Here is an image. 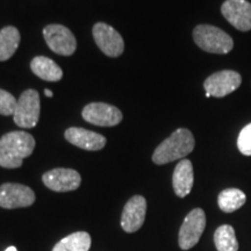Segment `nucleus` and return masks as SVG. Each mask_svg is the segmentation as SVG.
<instances>
[{
    "label": "nucleus",
    "instance_id": "f257e3e1",
    "mask_svg": "<svg viewBox=\"0 0 251 251\" xmlns=\"http://www.w3.org/2000/svg\"><path fill=\"white\" fill-rule=\"evenodd\" d=\"M35 149V140L26 131H11L0 139V166L18 169Z\"/></svg>",
    "mask_w": 251,
    "mask_h": 251
},
{
    "label": "nucleus",
    "instance_id": "f03ea898",
    "mask_svg": "<svg viewBox=\"0 0 251 251\" xmlns=\"http://www.w3.org/2000/svg\"><path fill=\"white\" fill-rule=\"evenodd\" d=\"M196 141L193 134L186 128H179L157 147L152 155V162L157 165L168 164L181 159L193 151Z\"/></svg>",
    "mask_w": 251,
    "mask_h": 251
},
{
    "label": "nucleus",
    "instance_id": "7ed1b4c3",
    "mask_svg": "<svg viewBox=\"0 0 251 251\" xmlns=\"http://www.w3.org/2000/svg\"><path fill=\"white\" fill-rule=\"evenodd\" d=\"M193 40L203 51L225 55L234 48V41L229 34L211 25H199L193 30Z\"/></svg>",
    "mask_w": 251,
    "mask_h": 251
},
{
    "label": "nucleus",
    "instance_id": "20e7f679",
    "mask_svg": "<svg viewBox=\"0 0 251 251\" xmlns=\"http://www.w3.org/2000/svg\"><path fill=\"white\" fill-rule=\"evenodd\" d=\"M40 94L36 90H26L18 99L13 120L21 128H34L40 119Z\"/></svg>",
    "mask_w": 251,
    "mask_h": 251
},
{
    "label": "nucleus",
    "instance_id": "39448f33",
    "mask_svg": "<svg viewBox=\"0 0 251 251\" xmlns=\"http://www.w3.org/2000/svg\"><path fill=\"white\" fill-rule=\"evenodd\" d=\"M206 227V215L201 208H194L185 218L179 230L180 249L190 250L199 242Z\"/></svg>",
    "mask_w": 251,
    "mask_h": 251
},
{
    "label": "nucleus",
    "instance_id": "423d86ee",
    "mask_svg": "<svg viewBox=\"0 0 251 251\" xmlns=\"http://www.w3.org/2000/svg\"><path fill=\"white\" fill-rule=\"evenodd\" d=\"M47 45L55 54L70 56L76 51L77 41L71 30L62 25H48L43 29Z\"/></svg>",
    "mask_w": 251,
    "mask_h": 251
},
{
    "label": "nucleus",
    "instance_id": "0eeeda50",
    "mask_svg": "<svg viewBox=\"0 0 251 251\" xmlns=\"http://www.w3.org/2000/svg\"><path fill=\"white\" fill-rule=\"evenodd\" d=\"M242 84V77L234 70H222L209 76L203 83V89L214 98H224L236 91Z\"/></svg>",
    "mask_w": 251,
    "mask_h": 251
},
{
    "label": "nucleus",
    "instance_id": "6e6552de",
    "mask_svg": "<svg viewBox=\"0 0 251 251\" xmlns=\"http://www.w3.org/2000/svg\"><path fill=\"white\" fill-rule=\"evenodd\" d=\"M35 201V193L23 184L6 183L0 186V207L6 209L29 207Z\"/></svg>",
    "mask_w": 251,
    "mask_h": 251
},
{
    "label": "nucleus",
    "instance_id": "1a4fd4ad",
    "mask_svg": "<svg viewBox=\"0 0 251 251\" xmlns=\"http://www.w3.org/2000/svg\"><path fill=\"white\" fill-rule=\"evenodd\" d=\"M83 119L99 127H113L122 121V113L115 106L105 102H91L81 112Z\"/></svg>",
    "mask_w": 251,
    "mask_h": 251
},
{
    "label": "nucleus",
    "instance_id": "9d476101",
    "mask_svg": "<svg viewBox=\"0 0 251 251\" xmlns=\"http://www.w3.org/2000/svg\"><path fill=\"white\" fill-rule=\"evenodd\" d=\"M92 33L97 46L105 55L109 57H119L124 52V39L112 26L98 23L94 25Z\"/></svg>",
    "mask_w": 251,
    "mask_h": 251
},
{
    "label": "nucleus",
    "instance_id": "9b49d317",
    "mask_svg": "<svg viewBox=\"0 0 251 251\" xmlns=\"http://www.w3.org/2000/svg\"><path fill=\"white\" fill-rule=\"evenodd\" d=\"M221 13L237 30H251V4L247 0H226Z\"/></svg>",
    "mask_w": 251,
    "mask_h": 251
},
{
    "label": "nucleus",
    "instance_id": "f8f14e48",
    "mask_svg": "<svg viewBox=\"0 0 251 251\" xmlns=\"http://www.w3.org/2000/svg\"><path fill=\"white\" fill-rule=\"evenodd\" d=\"M43 184L55 192H70L80 186L81 177L72 169H52L42 176Z\"/></svg>",
    "mask_w": 251,
    "mask_h": 251
},
{
    "label": "nucleus",
    "instance_id": "ddd939ff",
    "mask_svg": "<svg viewBox=\"0 0 251 251\" xmlns=\"http://www.w3.org/2000/svg\"><path fill=\"white\" fill-rule=\"evenodd\" d=\"M147 214V201L142 196H134L128 200L121 215V227L127 233H135L142 227Z\"/></svg>",
    "mask_w": 251,
    "mask_h": 251
},
{
    "label": "nucleus",
    "instance_id": "4468645a",
    "mask_svg": "<svg viewBox=\"0 0 251 251\" xmlns=\"http://www.w3.org/2000/svg\"><path fill=\"white\" fill-rule=\"evenodd\" d=\"M65 139L78 148L89 150V151H97L101 150L106 146L105 136L92 130L84 129V128L71 127L65 130Z\"/></svg>",
    "mask_w": 251,
    "mask_h": 251
},
{
    "label": "nucleus",
    "instance_id": "2eb2a0df",
    "mask_svg": "<svg viewBox=\"0 0 251 251\" xmlns=\"http://www.w3.org/2000/svg\"><path fill=\"white\" fill-rule=\"evenodd\" d=\"M193 166L190 159H181L176 166L172 176V185L175 193L179 198L188 196L193 187Z\"/></svg>",
    "mask_w": 251,
    "mask_h": 251
},
{
    "label": "nucleus",
    "instance_id": "dca6fc26",
    "mask_svg": "<svg viewBox=\"0 0 251 251\" xmlns=\"http://www.w3.org/2000/svg\"><path fill=\"white\" fill-rule=\"evenodd\" d=\"M30 69L37 77L43 80L58 81L62 79L63 71L58 64L46 56H37L30 62Z\"/></svg>",
    "mask_w": 251,
    "mask_h": 251
},
{
    "label": "nucleus",
    "instance_id": "f3484780",
    "mask_svg": "<svg viewBox=\"0 0 251 251\" xmlns=\"http://www.w3.org/2000/svg\"><path fill=\"white\" fill-rule=\"evenodd\" d=\"M20 43V33L13 26L0 30V62L7 61L17 51Z\"/></svg>",
    "mask_w": 251,
    "mask_h": 251
},
{
    "label": "nucleus",
    "instance_id": "a211bd4d",
    "mask_svg": "<svg viewBox=\"0 0 251 251\" xmlns=\"http://www.w3.org/2000/svg\"><path fill=\"white\" fill-rule=\"evenodd\" d=\"M91 248V236L86 231L68 235L55 244L52 251H89Z\"/></svg>",
    "mask_w": 251,
    "mask_h": 251
},
{
    "label": "nucleus",
    "instance_id": "6ab92c4d",
    "mask_svg": "<svg viewBox=\"0 0 251 251\" xmlns=\"http://www.w3.org/2000/svg\"><path fill=\"white\" fill-rule=\"evenodd\" d=\"M246 194L238 188H226L218 197V205L220 209L225 213L237 211L246 203Z\"/></svg>",
    "mask_w": 251,
    "mask_h": 251
},
{
    "label": "nucleus",
    "instance_id": "aec40b11",
    "mask_svg": "<svg viewBox=\"0 0 251 251\" xmlns=\"http://www.w3.org/2000/svg\"><path fill=\"white\" fill-rule=\"evenodd\" d=\"M214 243L218 251H237L238 242L231 226L222 225L215 230Z\"/></svg>",
    "mask_w": 251,
    "mask_h": 251
},
{
    "label": "nucleus",
    "instance_id": "412c9836",
    "mask_svg": "<svg viewBox=\"0 0 251 251\" xmlns=\"http://www.w3.org/2000/svg\"><path fill=\"white\" fill-rule=\"evenodd\" d=\"M18 100L14 98L13 94L7 91L0 89V114L1 115H13Z\"/></svg>",
    "mask_w": 251,
    "mask_h": 251
},
{
    "label": "nucleus",
    "instance_id": "4be33fe9",
    "mask_svg": "<svg viewBox=\"0 0 251 251\" xmlns=\"http://www.w3.org/2000/svg\"><path fill=\"white\" fill-rule=\"evenodd\" d=\"M237 148L244 156H251V124L243 127L237 139Z\"/></svg>",
    "mask_w": 251,
    "mask_h": 251
},
{
    "label": "nucleus",
    "instance_id": "5701e85b",
    "mask_svg": "<svg viewBox=\"0 0 251 251\" xmlns=\"http://www.w3.org/2000/svg\"><path fill=\"white\" fill-rule=\"evenodd\" d=\"M45 94L47 97H49V98H51L52 96H54V93H52V91H50L49 89H46L45 90Z\"/></svg>",
    "mask_w": 251,
    "mask_h": 251
},
{
    "label": "nucleus",
    "instance_id": "b1692460",
    "mask_svg": "<svg viewBox=\"0 0 251 251\" xmlns=\"http://www.w3.org/2000/svg\"><path fill=\"white\" fill-rule=\"evenodd\" d=\"M5 251H18V250H17V248H15V247H8Z\"/></svg>",
    "mask_w": 251,
    "mask_h": 251
}]
</instances>
